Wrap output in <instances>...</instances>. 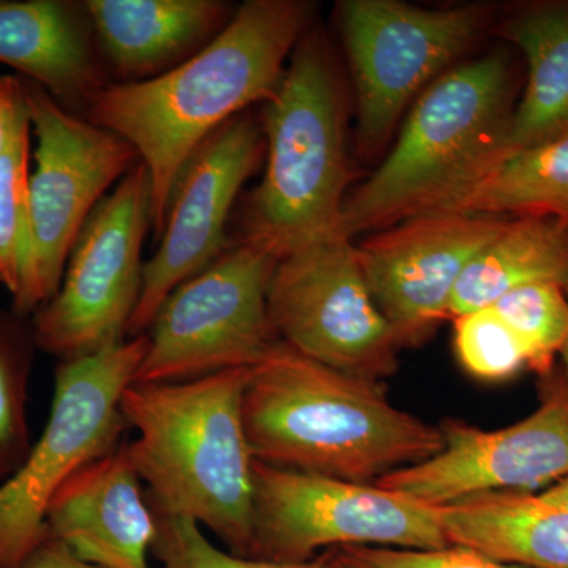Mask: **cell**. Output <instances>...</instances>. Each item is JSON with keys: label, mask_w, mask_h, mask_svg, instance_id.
I'll return each instance as SVG.
<instances>
[{"label": "cell", "mask_w": 568, "mask_h": 568, "mask_svg": "<svg viewBox=\"0 0 568 568\" xmlns=\"http://www.w3.org/2000/svg\"><path fill=\"white\" fill-rule=\"evenodd\" d=\"M20 568H99L91 564L82 562L61 541L47 537L41 540L39 547L33 549L29 558L22 562Z\"/></svg>", "instance_id": "obj_30"}, {"label": "cell", "mask_w": 568, "mask_h": 568, "mask_svg": "<svg viewBox=\"0 0 568 568\" xmlns=\"http://www.w3.org/2000/svg\"><path fill=\"white\" fill-rule=\"evenodd\" d=\"M84 6L0 0V65L39 85L61 106L84 108L108 84Z\"/></svg>", "instance_id": "obj_17"}, {"label": "cell", "mask_w": 568, "mask_h": 568, "mask_svg": "<svg viewBox=\"0 0 568 568\" xmlns=\"http://www.w3.org/2000/svg\"><path fill=\"white\" fill-rule=\"evenodd\" d=\"M346 106L328 44L308 29L265 102L267 166L248 197L241 241L276 260L342 230L349 182Z\"/></svg>", "instance_id": "obj_5"}, {"label": "cell", "mask_w": 568, "mask_h": 568, "mask_svg": "<svg viewBox=\"0 0 568 568\" xmlns=\"http://www.w3.org/2000/svg\"><path fill=\"white\" fill-rule=\"evenodd\" d=\"M507 220L480 213H428L355 245L366 286L399 346L422 345L447 320L463 272Z\"/></svg>", "instance_id": "obj_15"}, {"label": "cell", "mask_w": 568, "mask_h": 568, "mask_svg": "<svg viewBox=\"0 0 568 568\" xmlns=\"http://www.w3.org/2000/svg\"><path fill=\"white\" fill-rule=\"evenodd\" d=\"M313 13L304 0H248L192 58L145 80L108 82L92 97L88 121L129 142L148 171L156 239L186 162L224 123L274 95Z\"/></svg>", "instance_id": "obj_1"}, {"label": "cell", "mask_w": 568, "mask_h": 568, "mask_svg": "<svg viewBox=\"0 0 568 568\" xmlns=\"http://www.w3.org/2000/svg\"><path fill=\"white\" fill-rule=\"evenodd\" d=\"M491 308L521 339L530 369L540 377L555 369L556 355L568 338V298L562 284H526L503 295Z\"/></svg>", "instance_id": "obj_24"}, {"label": "cell", "mask_w": 568, "mask_h": 568, "mask_svg": "<svg viewBox=\"0 0 568 568\" xmlns=\"http://www.w3.org/2000/svg\"><path fill=\"white\" fill-rule=\"evenodd\" d=\"M491 7L426 10L398 0H346L338 24L355 93L357 148L379 151L416 93L469 50Z\"/></svg>", "instance_id": "obj_11"}, {"label": "cell", "mask_w": 568, "mask_h": 568, "mask_svg": "<svg viewBox=\"0 0 568 568\" xmlns=\"http://www.w3.org/2000/svg\"><path fill=\"white\" fill-rule=\"evenodd\" d=\"M267 305L278 338L306 357L381 383L395 375L403 347L343 231L280 257Z\"/></svg>", "instance_id": "obj_12"}, {"label": "cell", "mask_w": 568, "mask_h": 568, "mask_svg": "<svg viewBox=\"0 0 568 568\" xmlns=\"http://www.w3.org/2000/svg\"><path fill=\"white\" fill-rule=\"evenodd\" d=\"M84 10L97 47L123 82L192 58L234 14L219 0H88Z\"/></svg>", "instance_id": "obj_18"}, {"label": "cell", "mask_w": 568, "mask_h": 568, "mask_svg": "<svg viewBox=\"0 0 568 568\" xmlns=\"http://www.w3.org/2000/svg\"><path fill=\"white\" fill-rule=\"evenodd\" d=\"M29 155L31 121L28 112L0 155V286L6 287L11 297L20 290L28 256Z\"/></svg>", "instance_id": "obj_25"}, {"label": "cell", "mask_w": 568, "mask_h": 568, "mask_svg": "<svg viewBox=\"0 0 568 568\" xmlns=\"http://www.w3.org/2000/svg\"><path fill=\"white\" fill-rule=\"evenodd\" d=\"M155 517L156 536L151 552L163 568H345L336 548L325 549L305 562L245 558L213 547L193 519Z\"/></svg>", "instance_id": "obj_26"}, {"label": "cell", "mask_w": 568, "mask_h": 568, "mask_svg": "<svg viewBox=\"0 0 568 568\" xmlns=\"http://www.w3.org/2000/svg\"><path fill=\"white\" fill-rule=\"evenodd\" d=\"M528 62V82L510 125L511 151L568 132V2L526 7L500 24Z\"/></svg>", "instance_id": "obj_20"}, {"label": "cell", "mask_w": 568, "mask_h": 568, "mask_svg": "<svg viewBox=\"0 0 568 568\" xmlns=\"http://www.w3.org/2000/svg\"><path fill=\"white\" fill-rule=\"evenodd\" d=\"M250 375L252 368H239L183 383H132L121 399L123 420L138 433L123 447L153 514L193 519L245 558L253 547Z\"/></svg>", "instance_id": "obj_3"}, {"label": "cell", "mask_w": 568, "mask_h": 568, "mask_svg": "<svg viewBox=\"0 0 568 568\" xmlns=\"http://www.w3.org/2000/svg\"><path fill=\"white\" fill-rule=\"evenodd\" d=\"M263 126L241 114L196 149L175 182L160 245L144 263L129 338L148 334L168 295L230 245L226 224L242 186L260 166Z\"/></svg>", "instance_id": "obj_14"}, {"label": "cell", "mask_w": 568, "mask_h": 568, "mask_svg": "<svg viewBox=\"0 0 568 568\" xmlns=\"http://www.w3.org/2000/svg\"><path fill=\"white\" fill-rule=\"evenodd\" d=\"M541 282H568V224L548 216L508 219L463 272L448 317L487 308L517 287Z\"/></svg>", "instance_id": "obj_21"}, {"label": "cell", "mask_w": 568, "mask_h": 568, "mask_svg": "<svg viewBox=\"0 0 568 568\" xmlns=\"http://www.w3.org/2000/svg\"><path fill=\"white\" fill-rule=\"evenodd\" d=\"M538 497L551 506L568 508V477L538 493Z\"/></svg>", "instance_id": "obj_31"}, {"label": "cell", "mask_w": 568, "mask_h": 568, "mask_svg": "<svg viewBox=\"0 0 568 568\" xmlns=\"http://www.w3.org/2000/svg\"><path fill=\"white\" fill-rule=\"evenodd\" d=\"M444 448L424 463L376 481L440 507L484 493H530L568 477V379L562 368L541 376L540 405L506 428L462 420L440 425Z\"/></svg>", "instance_id": "obj_13"}, {"label": "cell", "mask_w": 568, "mask_h": 568, "mask_svg": "<svg viewBox=\"0 0 568 568\" xmlns=\"http://www.w3.org/2000/svg\"><path fill=\"white\" fill-rule=\"evenodd\" d=\"M148 334L61 361L43 433L0 484V568H20L47 537L52 497L89 463L121 447V399L148 351Z\"/></svg>", "instance_id": "obj_6"}, {"label": "cell", "mask_w": 568, "mask_h": 568, "mask_svg": "<svg viewBox=\"0 0 568 568\" xmlns=\"http://www.w3.org/2000/svg\"><path fill=\"white\" fill-rule=\"evenodd\" d=\"M250 558L305 562L321 549H443L439 507L403 493L339 478L253 465Z\"/></svg>", "instance_id": "obj_8"}, {"label": "cell", "mask_w": 568, "mask_h": 568, "mask_svg": "<svg viewBox=\"0 0 568 568\" xmlns=\"http://www.w3.org/2000/svg\"><path fill=\"white\" fill-rule=\"evenodd\" d=\"M457 212L548 216L568 224V132L508 153Z\"/></svg>", "instance_id": "obj_22"}, {"label": "cell", "mask_w": 568, "mask_h": 568, "mask_svg": "<svg viewBox=\"0 0 568 568\" xmlns=\"http://www.w3.org/2000/svg\"><path fill=\"white\" fill-rule=\"evenodd\" d=\"M47 532L91 566L151 568L156 517L123 444L58 489L48 507Z\"/></svg>", "instance_id": "obj_16"}, {"label": "cell", "mask_w": 568, "mask_h": 568, "mask_svg": "<svg viewBox=\"0 0 568 568\" xmlns=\"http://www.w3.org/2000/svg\"><path fill=\"white\" fill-rule=\"evenodd\" d=\"M564 290H566L567 298H568V282L566 283V286H564ZM560 358H562V368L564 375H566L568 379V338L566 342V345H564L562 351H560Z\"/></svg>", "instance_id": "obj_32"}, {"label": "cell", "mask_w": 568, "mask_h": 568, "mask_svg": "<svg viewBox=\"0 0 568 568\" xmlns=\"http://www.w3.org/2000/svg\"><path fill=\"white\" fill-rule=\"evenodd\" d=\"M22 89L37 148L29 174L28 256L11 310L31 317L58 293L89 216L140 159L129 142L78 118L39 85L22 80Z\"/></svg>", "instance_id": "obj_7"}, {"label": "cell", "mask_w": 568, "mask_h": 568, "mask_svg": "<svg viewBox=\"0 0 568 568\" xmlns=\"http://www.w3.org/2000/svg\"><path fill=\"white\" fill-rule=\"evenodd\" d=\"M276 263L263 246L235 239L175 287L153 317L133 383H183L260 364L280 339L267 305Z\"/></svg>", "instance_id": "obj_9"}, {"label": "cell", "mask_w": 568, "mask_h": 568, "mask_svg": "<svg viewBox=\"0 0 568 568\" xmlns=\"http://www.w3.org/2000/svg\"><path fill=\"white\" fill-rule=\"evenodd\" d=\"M514 73L489 52L437 78L407 115L375 174L346 196L343 233L386 230L413 216L457 212L511 153Z\"/></svg>", "instance_id": "obj_4"}, {"label": "cell", "mask_w": 568, "mask_h": 568, "mask_svg": "<svg viewBox=\"0 0 568 568\" xmlns=\"http://www.w3.org/2000/svg\"><path fill=\"white\" fill-rule=\"evenodd\" d=\"M455 353L470 376L506 381L529 368L528 351L491 306L455 317Z\"/></svg>", "instance_id": "obj_27"}, {"label": "cell", "mask_w": 568, "mask_h": 568, "mask_svg": "<svg viewBox=\"0 0 568 568\" xmlns=\"http://www.w3.org/2000/svg\"><path fill=\"white\" fill-rule=\"evenodd\" d=\"M450 545L525 568H568V508L532 493L497 491L439 507Z\"/></svg>", "instance_id": "obj_19"}, {"label": "cell", "mask_w": 568, "mask_h": 568, "mask_svg": "<svg viewBox=\"0 0 568 568\" xmlns=\"http://www.w3.org/2000/svg\"><path fill=\"white\" fill-rule=\"evenodd\" d=\"M336 551L345 568H525L458 545L443 549L343 547Z\"/></svg>", "instance_id": "obj_28"}, {"label": "cell", "mask_w": 568, "mask_h": 568, "mask_svg": "<svg viewBox=\"0 0 568 568\" xmlns=\"http://www.w3.org/2000/svg\"><path fill=\"white\" fill-rule=\"evenodd\" d=\"M36 351L31 317L0 312V484L20 469L32 448L28 392Z\"/></svg>", "instance_id": "obj_23"}, {"label": "cell", "mask_w": 568, "mask_h": 568, "mask_svg": "<svg viewBox=\"0 0 568 568\" xmlns=\"http://www.w3.org/2000/svg\"><path fill=\"white\" fill-rule=\"evenodd\" d=\"M151 227V181L136 163L89 216L58 293L31 316L37 349L69 361L129 338L142 287V244Z\"/></svg>", "instance_id": "obj_10"}, {"label": "cell", "mask_w": 568, "mask_h": 568, "mask_svg": "<svg viewBox=\"0 0 568 568\" xmlns=\"http://www.w3.org/2000/svg\"><path fill=\"white\" fill-rule=\"evenodd\" d=\"M26 115L28 104L21 78L0 73V155L6 151L18 123Z\"/></svg>", "instance_id": "obj_29"}, {"label": "cell", "mask_w": 568, "mask_h": 568, "mask_svg": "<svg viewBox=\"0 0 568 568\" xmlns=\"http://www.w3.org/2000/svg\"><path fill=\"white\" fill-rule=\"evenodd\" d=\"M244 422L256 462L376 484L444 448L440 426L388 402L386 384L338 372L278 339L252 368Z\"/></svg>", "instance_id": "obj_2"}]
</instances>
